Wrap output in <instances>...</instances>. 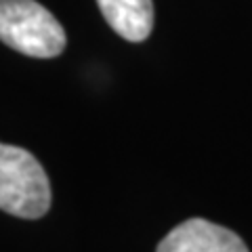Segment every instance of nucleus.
I'll use <instances>...</instances> for the list:
<instances>
[{"label":"nucleus","instance_id":"nucleus-1","mask_svg":"<svg viewBox=\"0 0 252 252\" xmlns=\"http://www.w3.org/2000/svg\"><path fill=\"white\" fill-rule=\"evenodd\" d=\"M51 206V183L28 149L0 143V210L40 219Z\"/></svg>","mask_w":252,"mask_h":252},{"label":"nucleus","instance_id":"nucleus-2","mask_svg":"<svg viewBox=\"0 0 252 252\" xmlns=\"http://www.w3.org/2000/svg\"><path fill=\"white\" fill-rule=\"evenodd\" d=\"M0 40L28 57L51 59L65 49V32L36 0H0Z\"/></svg>","mask_w":252,"mask_h":252},{"label":"nucleus","instance_id":"nucleus-3","mask_svg":"<svg viewBox=\"0 0 252 252\" xmlns=\"http://www.w3.org/2000/svg\"><path fill=\"white\" fill-rule=\"evenodd\" d=\"M156 252H248V248L240 235L227 227L206 219H189L158 244Z\"/></svg>","mask_w":252,"mask_h":252},{"label":"nucleus","instance_id":"nucleus-4","mask_svg":"<svg viewBox=\"0 0 252 252\" xmlns=\"http://www.w3.org/2000/svg\"><path fill=\"white\" fill-rule=\"evenodd\" d=\"M105 21L128 42H143L154 28L152 0H97Z\"/></svg>","mask_w":252,"mask_h":252}]
</instances>
